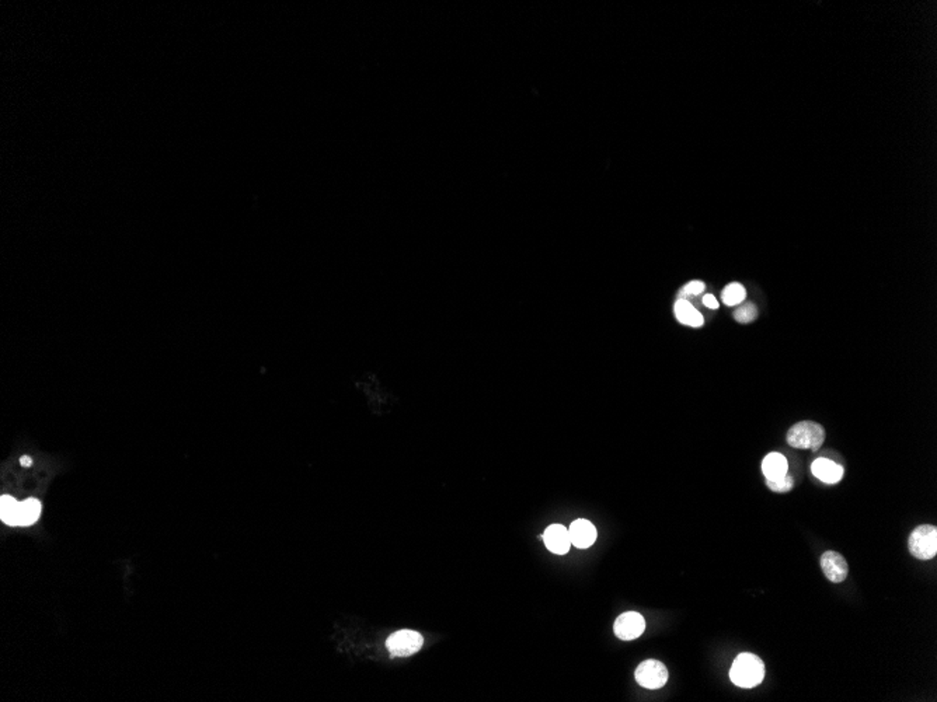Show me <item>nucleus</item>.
Wrapping results in <instances>:
<instances>
[{"label": "nucleus", "mask_w": 937, "mask_h": 702, "mask_svg": "<svg viewBox=\"0 0 937 702\" xmlns=\"http://www.w3.org/2000/svg\"><path fill=\"white\" fill-rule=\"evenodd\" d=\"M763 677L765 664L754 653L745 652L738 654L730 668L731 681L741 688H754L763 681Z\"/></svg>", "instance_id": "obj_1"}, {"label": "nucleus", "mask_w": 937, "mask_h": 702, "mask_svg": "<svg viewBox=\"0 0 937 702\" xmlns=\"http://www.w3.org/2000/svg\"><path fill=\"white\" fill-rule=\"evenodd\" d=\"M825 440L824 428L812 421H803L787 432V443L794 449H810L817 452Z\"/></svg>", "instance_id": "obj_2"}, {"label": "nucleus", "mask_w": 937, "mask_h": 702, "mask_svg": "<svg viewBox=\"0 0 937 702\" xmlns=\"http://www.w3.org/2000/svg\"><path fill=\"white\" fill-rule=\"evenodd\" d=\"M909 552L922 561H927L937 554V527L933 524H922L916 527L908 540Z\"/></svg>", "instance_id": "obj_3"}, {"label": "nucleus", "mask_w": 937, "mask_h": 702, "mask_svg": "<svg viewBox=\"0 0 937 702\" xmlns=\"http://www.w3.org/2000/svg\"><path fill=\"white\" fill-rule=\"evenodd\" d=\"M424 645V638L420 632L411 629H402L390 635L386 640V647L393 657H409L417 653Z\"/></svg>", "instance_id": "obj_4"}, {"label": "nucleus", "mask_w": 937, "mask_h": 702, "mask_svg": "<svg viewBox=\"0 0 937 702\" xmlns=\"http://www.w3.org/2000/svg\"><path fill=\"white\" fill-rule=\"evenodd\" d=\"M636 681L649 689H657L665 685L668 681V670L658 660H646L640 663L636 668Z\"/></svg>", "instance_id": "obj_5"}, {"label": "nucleus", "mask_w": 937, "mask_h": 702, "mask_svg": "<svg viewBox=\"0 0 937 702\" xmlns=\"http://www.w3.org/2000/svg\"><path fill=\"white\" fill-rule=\"evenodd\" d=\"M614 635L621 640H633L642 636L646 629V621L637 611H628L620 614L613 625Z\"/></svg>", "instance_id": "obj_6"}, {"label": "nucleus", "mask_w": 937, "mask_h": 702, "mask_svg": "<svg viewBox=\"0 0 937 702\" xmlns=\"http://www.w3.org/2000/svg\"><path fill=\"white\" fill-rule=\"evenodd\" d=\"M821 568L825 578L833 583L843 582L849 575V566L842 554L826 551L821 557Z\"/></svg>", "instance_id": "obj_7"}, {"label": "nucleus", "mask_w": 937, "mask_h": 702, "mask_svg": "<svg viewBox=\"0 0 937 702\" xmlns=\"http://www.w3.org/2000/svg\"><path fill=\"white\" fill-rule=\"evenodd\" d=\"M542 538L544 541L546 548L557 555L567 554L570 551V547L572 545L568 529L564 527L563 524L549 526L542 534Z\"/></svg>", "instance_id": "obj_8"}, {"label": "nucleus", "mask_w": 937, "mask_h": 702, "mask_svg": "<svg viewBox=\"0 0 937 702\" xmlns=\"http://www.w3.org/2000/svg\"><path fill=\"white\" fill-rule=\"evenodd\" d=\"M571 544L577 548H589L596 540L595 526L585 519L574 520L568 529Z\"/></svg>", "instance_id": "obj_9"}, {"label": "nucleus", "mask_w": 937, "mask_h": 702, "mask_svg": "<svg viewBox=\"0 0 937 702\" xmlns=\"http://www.w3.org/2000/svg\"><path fill=\"white\" fill-rule=\"evenodd\" d=\"M811 471H812L814 477H817V478H818L819 481H822L824 484H836V482H839V481L842 480V477H843V468H842V466L836 464V463L832 461V460L824 459V457L817 459V460L812 463V466H811Z\"/></svg>", "instance_id": "obj_10"}, {"label": "nucleus", "mask_w": 937, "mask_h": 702, "mask_svg": "<svg viewBox=\"0 0 937 702\" xmlns=\"http://www.w3.org/2000/svg\"><path fill=\"white\" fill-rule=\"evenodd\" d=\"M674 313H675L677 320L684 325L699 328L705 324L703 315L686 299H678L675 301Z\"/></svg>", "instance_id": "obj_11"}, {"label": "nucleus", "mask_w": 937, "mask_h": 702, "mask_svg": "<svg viewBox=\"0 0 937 702\" xmlns=\"http://www.w3.org/2000/svg\"><path fill=\"white\" fill-rule=\"evenodd\" d=\"M762 471L769 481L782 478L789 471L787 459L780 453H769L762 461Z\"/></svg>", "instance_id": "obj_12"}, {"label": "nucleus", "mask_w": 937, "mask_h": 702, "mask_svg": "<svg viewBox=\"0 0 937 702\" xmlns=\"http://www.w3.org/2000/svg\"><path fill=\"white\" fill-rule=\"evenodd\" d=\"M43 512V505L37 499H27L20 503L19 508V526H31L34 524Z\"/></svg>", "instance_id": "obj_13"}, {"label": "nucleus", "mask_w": 937, "mask_h": 702, "mask_svg": "<svg viewBox=\"0 0 937 702\" xmlns=\"http://www.w3.org/2000/svg\"><path fill=\"white\" fill-rule=\"evenodd\" d=\"M19 508L20 502L13 496L3 495L0 499V519L8 526H19Z\"/></svg>", "instance_id": "obj_14"}, {"label": "nucleus", "mask_w": 937, "mask_h": 702, "mask_svg": "<svg viewBox=\"0 0 937 702\" xmlns=\"http://www.w3.org/2000/svg\"><path fill=\"white\" fill-rule=\"evenodd\" d=\"M745 297H747L745 287L741 283H737V282H733V283L727 285L723 289V293H721L723 303L730 306V307L741 304L745 300Z\"/></svg>", "instance_id": "obj_15"}, {"label": "nucleus", "mask_w": 937, "mask_h": 702, "mask_svg": "<svg viewBox=\"0 0 937 702\" xmlns=\"http://www.w3.org/2000/svg\"><path fill=\"white\" fill-rule=\"evenodd\" d=\"M756 315H758V310H756L755 304H752V303L742 304V306H740V307L734 311V318H735V321H737V322H741V324L752 322V321L756 318Z\"/></svg>", "instance_id": "obj_16"}, {"label": "nucleus", "mask_w": 937, "mask_h": 702, "mask_svg": "<svg viewBox=\"0 0 937 702\" xmlns=\"http://www.w3.org/2000/svg\"><path fill=\"white\" fill-rule=\"evenodd\" d=\"M766 487H768L770 491H773V492L786 494V492H790V491L793 489V487H794V480H793V477L789 475V473H787V474L783 475L782 478H777V480H773V481L766 480Z\"/></svg>", "instance_id": "obj_17"}, {"label": "nucleus", "mask_w": 937, "mask_h": 702, "mask_svg": "<svg viewBox=\"0 0 937 702\" xmlns=\"http://www.w3.org/2000/svg\"><path fill=\"white\" fill-rule=\"evenodd\" d=\"M705 290H706V285L702 280H691L681 290V297L679 299H686L688 296H698V294H702Z\"/></svg>", "instance_id": "obj_18"}, {"label": "nucleus", "mask_w": 937, "mask_h": 702, "mask_svg": "<svg viewBox=\"0 0 937 702\" xmlns=\"http://www.w3.org/2000/svg\"><path fill=\"white\" fill-rule=\"evenodd\" d=\"M703 304H705L706 307L712 308V310H717V308H719V301H717L716 296H713V294H705V296H703Z\"/></svg>", "instance_id": "obj_19"}, {"label": "nucleus", "mask_w": 937, "mask_h": 702, "mask_svg": "<svg viewBox=\"0 0 937 702\" xmlns=\"http://www.w3.org/2000/svg\"><path fill=\"white\" fill-rule=\"evenodd\" d=\"M20 464H22L23 467H30V466L33 464V459L29 457V456H23V457L20 459Z\"/></svg>", "instance_id": "obj_20"}]
</instances>
